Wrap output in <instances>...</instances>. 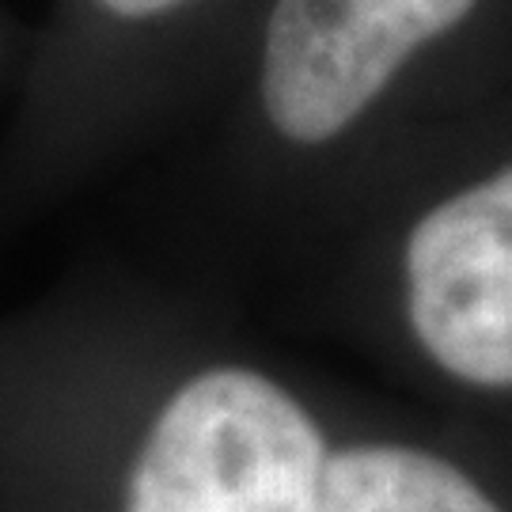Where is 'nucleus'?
I'll return each mask as SVG.
<instances>
[{
  "instance_id": "f257e3e1",
  "label": "nucleus",
  "mask_w": 512,
  "mask_h": 512,
  "mask_svg": "<svg viewBox=\"0 0 512 512\" xmlns=\"http://www.w3.org/2000/svg\"><path fill=\"white\" fill-rule=\"evenodd\" d=\"M323 467V433L289 391L213 368L156 418L126 512H319Z\"/></svg>"
},
{
  "instance_id": "f03ea898",
  "label": "nucleus",
  "mask_w": 512,
  "mask_h": 512,
  "mask_svg": "<svg viewBox=\"0 0 512 512\" xmlns=\"http://www.w3.org/2000/svg\"><path fill=\"white\" fill-rule=\"evenodd\" d=\"M478 0H277L262 54V103L281 137L319 145L361 114L418 46Z\"/></svg>"
},
{
  "instance_id": "7ed1b4c3",
  "label": "nucleus",
  "mask_w": 512,
  "mask_h": 512,
  "mask_svg": "<svg viewBox=\"0 0 512 512\" xmlns=\"http://www.w3.org/2000/svg\"><path fill=\"white\" fill-rule=\"evenodd\" d=\"M406 311L444 372L512 387V167L418 220L406 243Z\"/></svg>"
},
{
  "instance_id": "20e7f679",
  "label": "nucleus",
  "mask_w": 512,
  "mask_h": 512,
  "mask_svg": "<svg viewBox=\"0 0 512 512\" xmlns=\"http://www.w3.org/2000/svg\"><path fill=\"white\" fill-rule=\"evenodd\" d=\"M319 512H501L452 463L399 448L361 444L327 456Z\"/></svg>"
},
{
  "instance_id": "39448f33",
  "label": "nucleus",
  "mask_w": 512,
  "mask_h": 512,
  "mask_svg": "<svg viewBox=\"0 0 512 512\" xmlns=\"http://www.w3.org/2000/svg\"><path fill=\"white\" fill-rule=\"evenodd\" d=\"M95 4H103V8L114 12V16L145 19V16H160V12L175 8V4H183V0H95Z\"/></svg>"
}]
</instances>
